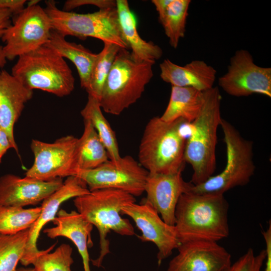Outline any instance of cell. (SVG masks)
Instances as JSON below:
<instances>
[{
  "instance_id": "9c48e42d",
  "label": "cell",
  "mask_w": 271,
  "mask_h": 271,
  "mask_svg": "<svg viewBox=\"0 0 271 271\" xmlns=\"http://www.w3.org/2000/svg\"><path fill=\"white\" fill-rule=\"evenodd\" d=\"M52 30L44 8L38 4H28L16 14L13 24L2 38L5 43L3 49L7 60H13L45 45Z\"/></svg>"
},
{
  "instance_id": "6da1fadb",
  "label": "cell",
  "mask_w": 271,
  "mask_h": 271,
  "mask_svg": "<svg viewBox=\"0 0 271 271\" xmlns=\"http://www.w3.org/2000/svg\"><path fill=\"white\" fill-rule=\"evenodd\" d=\"M229 204L224 194L188 191L179 198L175 227L180 244L194 241L218 242L229 234Z\"/></svg>"
},
{
  "instance_id": "7a4b0ae2",
  "label": "cell",
  "mask_w": 271,
  "mask_h": 271,
  "mask_svg": "<svg viewBox=\"0 0 271 271\" xmlns=\"http://www.w3.org/2000/svg\"><path fill=\"white\" fill-rule=\"evenodd\" d=\"M188 123L183 119L167 122L154 117L147 123L139 148V163L151 174L182 172Z\"/></svg>"
},
{
  "instance_id": "d4e9b609",
  "label": "cell",
  "mask_w": 271,
  "mask_h": 271,
  "mask_svg": "<svg viewBox=\"0 0 271 271\" xmlns=\"http://www.w3.org/2000/svg\"><path fill=\"white\" fill-rule=\"evenodd\" d=\"M81 115L83 120H88L92 124L107 150L109 160H118L121 156L116 135L102 113L99 100L88 95L87 103L81 111Z\"/></svg>"
},
{
  "instance_id": "f546056e",
  "label": "cell",
  "mask_w": 271,
  "mask_h": 271,
  "mask_svg": "<svg viewBox=\"0 0 271 271\" xmlns=\"http://www.w3.org/2000/svg\"><path fill=\"white\" fill-rule=\"evenodd\" d=\"M56 243L45 250H40L32 262L36 271H71L74 262L72 248L67 244H62L55 251H51Z\"/></svg>"
},
{
  "instance_id": "603a6c76",
  "label": "cell",
  "mask_w": 271,
  "mask_h": 271,
  "mask_svg": "<svg viewBox=\"0 0 271 271\" xmlns=\"http://www.w3.org/2000/svg\"><path fill=\"white\" fill-rule=\"evenodd\" d=\"M204 101V91L190 87L172 86L170 100L160 118L167 122L183 119L192 123L199 115Z\"/></svg>"
},
{
  "instance_id": "4dcf8cb0",
  "label": "cell",
  "mask_w": 271,
  "mask_h": 271,
  "mask_svg": "<svg viewBox=\"0 0 271 271\" xmlns=\"http://www.w3.org/2000/svg\"><path fill=\"white\" fill-rule=\"evenodd\" d=\"M266 256L265 249L256 254L253 250L249 248L233 263L222 271H261Z\"/></svg>"
},
{
  "instance_id": "4316f807",
  "label": "cell",
  "mask_w": 271,
  "mask_h": 271,
  "mask_svg": "<svg viewBox=\"0 0 271 271\" xmlns=\"http://www.w3.org/2000/svg\"><path fill=\"white\" fill-rule=\"evenodd\" d=\"M41 211V207L25 209L0 206V233L12 235L30 229L38 218Z\"/></svg>"
},
{
  "instance_id": "d590c367",
  "label": "cell",
  "mask_w": 271,
  "mask_h": 271,
  "mask_svg": "<svg viewBox=\"0 0 271 271\" xmlns=\"http://www.w3.org/2000/svg\"><path fill=\"white\" fill-rule=\"evenodd\" d=\"M13 149V145L6 132L0 127V164L8 150Z\"/></svg>"
},
{
  "instance_id": "ffe728a7",
  "label": "cell",
  "mask_w": 271,
  "mask_h": 271,
  "mask_svg": "<svg viewBox=\"0 0 271 271\" xmlns=\"http://www.w3.org/2000/svg\"><path fill=\"white\" fill-rule=\"evenodd\" d=\"M160 77L172 86L190 87L201 91L213 87L216 70L202 60H193L180 66L168 59L160 64Z\"/></svg>"
},
{
  "instance_id": "e575fe53",
  "label": "cell",
  "mask_w": 271,
  "mask_h": 271,
  "mask_svg": "<svg viewBox=\"0 0 271 271\" xmlns=\"http://www.w3.org/2000/svg\"><path fill=\"white\" fill-rule=\"evenodd\" d=\"M14 14L7 9H0V38L2 39L6 30L12 25L11 18Z\"/></svg>"
},
{
  "instance_id": "44dd1931",
  "label": "cell",
  "mask_w": 271,
  "mask_h": 271,
  "mask_svg": "<svg viewBox=\"0 0 271 271\" xmlns=\"http://www.w3.org/2000/svg\"><path fill=\"white\" fill-rule=\"evenodd\" d=\"M116 9L122 36L137 60L155 63L163 51L153 42L143 40L137 31L136 21L126 0H116Z\"/></svg>"
},
{
  "instance_id": "3957f363",
  "label": "cell",
  "mask_w": 271,
  "mask_h": 271,
  "mask_svg": "<svg viewBox=\"0 0 271 271\" xmlns=\"http://www.w3.org/2000/svg\"><path fill=\"white\" fill-rule=\"evenodd\" d=\"M221 96L219 88L213 87L204 91V101L196 118L189 123V135L186 139L184 161L193 169L190 181L193 185L205 182L216 167L215 151L217 129L222 118Z\"/></svg>"
},
{
  "instance_id": "8fae6325",
  "label": "cell",
  "mask_w": 271,
  "mask_h": 271,
  "mask_svg": "<svg viewBox=\"0 0 271 271\" xmlns=\"http://www.w3.org/2000/svg\"><path fill=\"white\" fill-rule=\"evenodd\" d=\"M78 138L71 135L51 143L33 140L30 147L34 161L25 177L48 181L75 176L78 170Z\"/></svg>"
},
{
  "instance_id": "277c9868",
  "label": "cell",
  "mask_w": 271,
  "mask_h": 271,
  "mask_svg": "<svg viewBox=\"0 0 271 271\" xmlns=\"http://www.w3.org/2000/svg\"><path fill=\"white\" fill-rule=\"evenodd\" d=\"M136 201L135 197L124 191L105 189L90 191L75 198L74 206L82 216L97 229L99 235V254L91 261L100 267L106 255L110 252L107 236L110 231L122 235L135 234L129 221L121 217V209Z\"/></svg>"
},
{
  "instance_id": "83f0119b",
  "label": "cell",
  "mask_w": 271,
  "mask_h": 271,
  "mask_svg": "<svg viewBox=\"0 0 271 271\" xmlns=\"http://www.w3.org/2000/svg\"><path fill=\"white\" fill-rule=\"evenodd\" d=\"M120 48L115 44L105 43L102 50L97 54L90 74L89 86L86 91L88 95L99 101L105 81Z\"/></svg>"
},
{
  "instance_id": "ba28073f",
  "label": "cell",
  "mask_w": 271,
  "mask_h": 271,
  "mask_svg": "<svg viewBox=\"0 0 271 271\" xmlns=\"http://www.w3.org/2000/svg\"><path fill=\"white\" fill-rule=\"evenodd\" d=\"M44 10L53 30L66 37L72 36L84 40L92 37L128 49L121 33L116 7L99 9L92 13L78 14L57 8L54 1L45 2Z\"/></svg>"
},
{
  "instance_id": "8d00e7d4",
  "label": "cell",
  "mask_w": 271,
  "mask_h": 271,
  "mask_svg": "<svg viewBox=\"0 0 271 271\" xmlns=\"http://www.w3.org/2000/svg\"><path fill=\"white\" fill-rule=\"evenodd\" d=\"M7 59L6 57L3 46L0 45V69L3 68L7 63Z\"/></svg>"
},
{
  "instance_id": "cb8c5ba5",
  "label": "cell",
  "mask_w": 271,
  "mask_h": 271,
  "mask_svg": "<svg viewBox=\"0 0 271 271\" xmlns=\"http://www.w3.org/2000/svg\"><path fill=\"white\" fill-rule=\"evenodd\" d=\"M84 131L77 145L78 168L83 170L95 168L109 159L91 123L88 120H84Z\"/></svg>"
},
{
  "instance_id": "f1b7e54d",
  "label": "cell",
  "mask_w": 271,
  "mask_h": 271,
  "mask_svg": "<svg viewBox=\"0 0 271 271\" xmlns=\"http://www.w3.org/2000/svg\"><path fill=\"white\" fill-rule=\"evenodd\" d=\"M29 229L17 234L0 233V271H17L26 247Z\"/></svg>"
},
{
  "instance_id": "ac0fdd59",
  "label": "cell",
  "mask_w": 271,
  "mask_h": 271,
  "mask_svg": "<svg viewBox=\"0 0 271 271\" xmlns=\"http://www.w3.org/2000/svg\"><path fill=\"white\" fill-rule=\"evenodd\" d=\"M33 90L25 86L6 70L0 72V127L8 136L13 149L18 154L14 129Z\"/></svg>"
},
{
  "instance_id": "5b68a950",
  "label": "cell",
  "mask_w": 271,
  "mask_h": 271,
  "mask_svg": "<svg viewBox=\"0 0 271 271\" xmlns=\"http://www.w3.org/2000/svg\"><path fill=\"white\" fill-rule=\"evenodd\" d=\"M154 64L138 60L128 49L121 48L103 85L99 100L101 109L118 115L136 103L153 76Z\"/></svg>"
},
{
  "instance_id": "74e56055",
  "label": "cell",
  "mask_w": 271,
  "mask_h": 271,
  "mask_svg": "<svg viewBox=\"0 0 271 271\" xmlns=\"http://www.w3.org/2000/svg\"><path fill=\"white\" fill-rule=\"evenodd\" d=\"M17 271H36L34 268H20Z\"/></svg>"
},
{
  "instance_id": "d6a6232c",
  "label": "cell",
  "mask_w": 271,
  "mask_h": 271,
  "mask_svg": "<svg viewBox=\"0 0 271 271\" xmlns=\"http://www.w3.org/2000/svg\"><path fill=\"white\" fill-rule=\"evenodd\" d=\"M26 3L25 0H0V9H9L16 15L25 8Z\"/></svg>"
},
{
  "instance_id": "1f68e13d",
  "label": "cell",
  "mask_w": 271,
  "mask_h": 271,
  "mask_svg": "<svg viewBox=\"0 0 271 271\" xmlns=\"http://www.w3.org/2000/svg\"><path fill=\"white\" fill-rule=\"evenodd\" d=\"M88 5L104 9L116 7V2L113 0H68L65 2L63 10L70 12L76 8Z\"/></svg>"
},
{
  "instance_id": "5bb4252c",
  "label": "cell",
  "mask_w": 271,
  "mask_h": 271,
  "mask_svg": "<svg viewBox=\"0 0 271 271\" xmlns=\"http://www.w3.org/2000/svg\"><path fill=\"white\" fill-rule=\"evenodd\" d=\"M177 249L167 271H222L231 263L229 252L217 242L189 241Z\"/></svg>"
},
{
  "instance_id": "9a60e30c",
  "label": "cell",
  "mask_w": 271,
  "mask_h": 271,
  "mask_svg": "<svg viewBox=\"0 0 271 271\" xmlns=\"http://www.w3.org/2000/svg\"><path fill=\"white\" fill-rule=\"evenodd\" d=\"M89 192L87 185L82 180L72 176L67 177L59 189L43 201L40 215L29 229L28 242L20 260L23 265L27 266L31 264L40 252L37 242L40 232L48 222L52 221L56 217L61 204L71 198Z\"/></svg>"
},
{
  "instance_id": "7c38bea8",
  "label": "cell",
  "mask_w": 271,
  "mask_h": 271,
  "mask_svg": "<svg viewBox=\"0 0 271 271\" xmlns=\"http://www.w3.org/2000/svg\"><path fill=\"white\" fill-rule=\"evenodd\" d=\"M218 84L231 96L257 93L270 97L271 68L256 65L247 50H237L230 59L227 72L219 77Z\"/></svg>"
},
{
  "instance_id": "7402d4cb",
  "label": "cell",
  "mask_w": 271,
  "mask_h": 271,
  "mask_svg": "<svg viewBox=\"0 0 271 271\" xmlns=\"http://www.w3.org/2000/svg\"><path fill=\"white\" fill-rule=\"evenodd\" d=\"M63 36L52 30L45 46L55 51L63 58L71 61L75 66L80 78L81 86L86 90L97 54L81 44L67 41Z\"/></svg>"
},
{
  "instance_id": "e0dca14e",
  "label": "cell",
  "mask_w": 271,
  "mask_h": 271,
  "mask_svg": "<svg viewBox=\"0 0 271 271\" xmlns=\"http://www.w3.org/2000/svg\"><path fill=\"white\" fill-rule=\"evenodd\" d=\"M63 183L62 178L43 181L13 174L3 175L0 177V206L24 207L36 205Z\"/></svg>"
},
{
  "instance_id": "8992f818",
  "label": "cell",
  "mask_w": 271,
  "mask_h": 271,
  "mask_svg": "<svg viewBox=\"0 0 271 271\" xmlns=\"http://www.w3.org/2000/svg\"><path fill=\"white\" fill-rule=\"evenodd\" d=\"M11 74L30 89L59 97L70 94L75 87V78L64 58L45 45L19 57Z\"/></svg>"
},
{
  "instance_id": "30bf717a",
  "label": "cell",
  "mask_w": 271,
  "mask_h": 271,
  "mask_svg": "<svg viewBox=\"0 0 271 271\" xmlns=\"http://www.w3.org/2000/svg\"><path fill=\"white\" fill-rule=\"evenodd\" d=\"M148 171L132 157L107 160L90 170H78L75 175L82 180L90 191L116 189L139 197L145 192Z\"/></svg>"
},
{
  "instance_id": "d6986e66",
  "label": "cell",
  "mask_w": 271,
  "mask_h": 271,
  "mask_svg": "<svg viewBox=\"0 0 271 271\" xmlns=\"http://www.w3.org/2000/svg\"><path fill=\"white\" fill-rule=\"evenodd\" d=\"M54 227L44 230L51 238L63 236L70 239L76 245L80 253L84 271H91L88 249L93 245L91 232L93 226L76 211L68 212L60 209L52 221Z\"/></svg>"
},
{
  "instance_id": "484cf974",
  "label": "cell",
  "mask_w": 271,
  "mask_h": 271,
  "mask_svg": "<svg viewBox=\"0 0 271 271\" xmlns=\"http://www.w3.org/2000/svg\"><path fill=\"white\" fill-rule=\"evenodd\" d=\"M190 0H171L166 11L159 15L165 34L171 47L176 48L185 36Z\"/></svg>"
},
{
  "instance_id": "4fadbf2b",
  "label": "cell",
  "mask_w": 271,
  "mask_h": 271,
  "mask_svg": "<svg viewBox=\"0 0 271 271\" xmlns=\"http://www.w3.org/2000/svg\"><path fill=\"white\" fill-rule=\"evenodd\" d=\"M121 214L133 220L142 232L139 237L142 241L152 242L157 246L159 264L180 245L175 226L166 223L155 208L145 200L141 204L134 202L124 206Z\"/></svg>"
},
{
  "instance_id": "2e32d148",
  "label": "cell",
  "mask_w": 271,
  "mask_h": 271,
  "mask_svg": "<svg viewBox=\"0 0 271 271\" xmlns=\"http://www.w3.org/2000/svg\"><path fill=\"white\" fill-rule=\"evenodd\" d=\"M182 172L174 174H151L147 177L145 201L151 204L168 224L174 225L176 208L181 196L188 191L191 183L185 181Z\"/></svg>"
},
{
  "instance_id": "836d02e7",
  "label": "cell",
  "mask_w": 271,
  "mask_h": 271,
  "mask_svg": "<svg viewBox=\"0 0 271 271\" xmlns=\"http://www.w3.org/2000/svg\"><path fill=\"white\" fill-rule=\"evenodd\" d=\"M266 230L262 231V236L265 242L266 256L265 259V271H271V223Z\"/></svg>"
},
{
  "instance_id": "52a82bcc",
  "label": "cell",
  "mask_w": 271,
  "mask_h": 271,
  "mask_svg": "<svg viewBox=\"0 0 271 271\" xmlns=\"http://www.w3.org/2000/svg\"><path fill=\"white\" fill-rule=\"evenodd\" d=\"M220 126L226 145V166L219 174L211 176L202 183L193 185L191 183L188 191L224 194L235 187L247 184L254 175L255 166L252 142L245 139L232 124L222 118Z\"/></svg>"
}]
</instances>
